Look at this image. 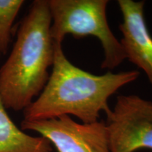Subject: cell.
Returning <instances> with one entry per match:
<instances>
[{
	"label": "cell",
	"instance_id": "cell-1",
	"mask_svg": "<svg viewBox=\"0 0 152 152\" xmlns=\"http://www.w3.org/2000/svg\"><path fill=\"white\" fill-rule=\"evenodd\" d=\"M138 71L96 75L68 59L62 44L54 43L52 71L37 99L23 111L24 121H43L73 115L81 123L99 121L101 112L111 111L109 99L125 85L136 80Z\"/></svg>",
	"mask_w": 152,
	"mask_h": 152
},
{
	"label": "cell",
	"instance_id": "cell-2",
	"mask_svg": "<svg viewBox=\"0 0 152 152\" xmlns=\"http://www.w3.org/2000/svg\"><path fill=\"white\" fill-rule=\"evenodd\" d=\"M51 25L48 0L34 1L0 68V99L7 109L24 111L46 85L54 58Z\"/></svg>",
	"mask_w": 152,
	"mask_h": 152
},
{
	"label": "cell",
	"instance_id": "cell-3",
	"mask_svg": "<svg viewBox=\"0 0 152 152\" xmlns=\"http://www.w3.org/2000/svg\"><path fill=\"white\" fill-rule=\"evenodd\" d=\"M52 17L50 33L54 43L62 44L67 35L75 38L92 36L104 52L101 67L112 70L126 59L121 42L108 23V0H48Z\"/></svg>",
	"mask_w": 152,
	"mask_h": 152
},
{
	"label": "cell",
	"instance_id": "cell-4",
	"mask_svg": "<svg viewBox=\"0 0 152 152\" xmlns=\"http://www.w3.org/2000/svg\"><path fill=\"white\" fill-rule=\"evenodd\" d=\"M106 115L111 152L152 150V102L137 95H120Z\"/></svg>",
	"mask_w": 152,
	"mask_h": 152
},
{
	"label": "cell",
	"instance_id": "cell-5",
	"mask_svg": "<svg viewBox=\"0 0 152 152\" xmlns=\"http://www.w3.org/2000/svg\"><path fill=\"white\" fill-rule=\"evenodd\" d=\"M22 130L36 132L58 152H111L106 122L77 123L69 115L43 121H24Z\"/></svg>",
	"mask_w": 152,
	"mask_h": 152
},
{
	"label": "cell",
	"instance_id": "cell-6",
	"mask_svg": "<svg viewBox=\"0 0 152 152\" xmlns=\"http://www.w3.org/2000/svg\"><path fill=\"white\" fill-rule=\"evenodd\" d=\"M123 16L120 41L126 59L142 69L152 85V37L144 18L145 1L118 0Z\"/></svg>",
	"mask_w": 152,
	"mask_h": 152
},
{
	"label": "cell",
	"instance_id": "cell-7",
	"mask_svg": "<svg viewBox=\"0 0 152 152\" xmlns=\"http://www.w3.org/2000/svg\"><path fill=\"white\" fill-rule=\"evenodd\" d=\"M0 152H53L52 145L48 140L42 136L30 135L14 124L1 99Z\"/></svg>",
	"mask_w": 152,
	"mask_h": 152
},
{
	"label": "cell",
	"instance_id": "cell-8",
	"mask_svg": "<svg viewBox=\"0 0 152 152\" xmlns=\"http://www.w3.org/2000/svg\"><path fill=\"white\" fill-rule=\"evenodd\" d=\"M24 2L23 0H0V55L7 52L13 24Z\"/></svg>",
	"mask_w": 152,
	"mask_h": 152
}]
</instances>
